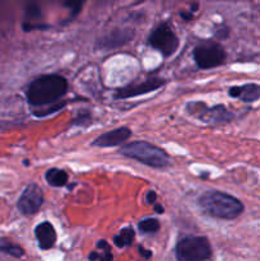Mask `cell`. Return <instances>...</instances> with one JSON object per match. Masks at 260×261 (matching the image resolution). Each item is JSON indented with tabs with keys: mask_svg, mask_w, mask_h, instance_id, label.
Returning a JSON list of instances; mask_svg holds the SVG:
<instances>
[{
	"mask_svg": "<svg viewBox=\"0 0 260 261\" xmlns=\"http://www.w3.org/2000/svg\"><path fill=\"white\" fill-rule=\"evenodd\" d=\"M68 91V82L58 74H48L36 78L27 89V99L32 106L53 105Z\"/></svg>",
	"mask_w": 260,
	"mask_h": 261,
	"instance_id": "1",
	"label": "cell"
},
{
	"mask_svg": "<svg viewBox=\"0 0 260 261\" xmlns=\"http://www.w3.org/2000/svg\"><path fill=\"white\" fill-rule=\"evenodd\" d=\"M200 208L206 214L219 219L237 218L244 211V205L239 199L221 191H208L198 199Z\"/></svg>",
	"mask_w": 260,
	"mask_h": 261,
	"instance_id": "2",
	"label": "cell"
},
{
	"mask_svg": "<svg viewBox=\"0 0 260 261\" xmlns=\"http://www.w3.org/2000/svg\"><path fill=\"white\" fill-rule=\"evenodd\" d=\"M120 153L125 157L154 168L166 167L170 163V157L165 150L147 142L127 143L120 148Z\"/></svg>",
	"mask_w": 260,
	"mask_h": 261,
	"instance_id": "3",
	"label": "cell"
},
{
	"mask_svg": "<svg viewBox=\"0 0 260 261\" xmlns=\"http://www.w3.org/2000/svg\"><path fill=\"white\" fill-rule=\"evenodd\" d=\"M211 255V245L205 237H184L176 245V257L178 261H204L209 259Z\"/></svg>",
	"mask_w": 260,
	"mask_h": 261,
	"instance_id": "4",
	"label": "cell"
},
{
	"mask_svg": "<svg viewBox=\"0 0 260 261\" xmlns=\"http://www.w3.org/2000/svg\"><path fill=\"white\" fill-rule=\"evenodd\" d=\"M194 60L200 69H212L222 65L226 60V51L219 43L204 40L193 51Z\"/></svg>",
	"mask_w": 260,
	"mask_h": 261,
	"instance_id": "5",
	"label": "cell"
},
{
	"mask_svg": "<svg viewBox=\"0 0 260 261\" xmlns=\"http://www.w3.org/2000/svg\"><path fill=\"white\" fill-rule=\"evenodd\" d=\"M148 43L155 50L161 51L165 58L173 55L178 47V38L168 23H161L148 38Z\"/></svg>",
	"mask_w": 260,
	"mask_h": 261,
	"instance_id": "6",
	"label": "cell"
},
{
	"mask_svg": "<svg viewBox=\"0 0 260 261\" xmlns=\"http://www.w3.org/2000/svg\"><path fill=\"white\" fill-rule=\"evenodd\" d=\"M186 109L189 114L205 122H228L233 119V115L222 105L208 107L204 102H190Z\"/></svg>",
	"mask_w": 260,
	"mask_h": 261,
	"instance_id": "7",
	"label": "cell"
},
{
	"mask_svg": "<svg viewBox=\"0 0 260 261\" xmlns=\"http://www.w3.org/2000/svg\"><path fill=\"white\" fill-rule=\"evenodd\" d=\"M43 203V193L41 188L36 184H31L20 195L19 200H18V209L24 216H32L38 209L41 208Z\"/></svg>",
	"mask_w": 260,
	"mask_h": 261,
	"instance_id": "8",
	"label": "cell"
},
{
	"mask_svg": "<svg viewBox=\"0 0 260 261\" xmlns=\"http://www.w3.org/2000/svg\"><path fill=\"white\" fill-rule=\"evenodd\" d=\"M165 83V79L152 76V78L145 79V81L140 82V83L130 84V86L124 87V88L117 89L116 93H115V97L121 99L132 98V97H137L140 96V94H145L149 93V92L155 91V89L161 88Z\"/></svg>",
	"mask_w": 260,
	"mask_h": 261,
	"instance_id": "9",
	"label": "cell"
},
{
	"mask_svg": "<svg viewBox=\"0 0 260 261\" xmlns=\"http://www.w3.org/2000/svg\"><path fill=\"white\" fill-rule=\"evenodd\" d=\"M130 137H132V130H130L129 127L121 126L97 137L96 139L93 140V143H92V145L103 148L116 147V145H120L121 143L126 142Z\"/></svg>",
	"mask_w": 260,
	"mask_h": 261,
	"instance_id": "10",
	"label": "cell"
},
{
	"mask_svg": "<svg viewBox=\"0 0 260 261\" xmlns=\"http://www.w3.org/2000/svg\"><path fill=\"white\" fill-rule=\"evenodd\" d=\"M132 30H115L105 36L103 38L98 41V46L101 48H115L119 46L125 45L133 38Z\"/></svg>",
	"mask_w": 260,
	"mask_h": 261,
	"instance_id": "11",
	"label": "cell"
},
{
	"mask_svg": "<svg viewBox=\"0 0 260 261\" xmlns=\"http://www.w3.org/2000/svg\"><path fill=\"white\" fill-rule=\"evenodd\" d=\"M228 94L233 98H240L244 102H254L260 98V84L247 83L229 88Z\"/></svg>",
	"mask_w": 260,
	"mask_h": 261,
	"instance_id": "12",
	"label": "cell"
},
{
	"mask_svg": "<svg viewBox=\"0 0 260 261\" xmlns=\"http://www.w3.org/2000/svg\"><path fill=\"white\" fill-rule=\"evenodd\" d=\"M36 239L42 250H48L54 246L56 241V232L50 222H42L35 229Z\"/></svg>",
	"mask_w": 260,
	"mask_h": 261,
	"instance_id": "13",
	"label": "cell"
},
{
	"mask_svg": "<svg viewBox=\"0 0 260 261\" xmlns=\"http://www.w3.org/2000/svg\"><path fill=\"white\" fill-rule=\"evenodd\" d=\"M45 178L48 185L54 186V188H61L68 184L69 176L65 171L59 170V168H51L46 172Z\"/></svg>",
	"mask_w": 260,
	"mask_h": 261,
	"instance_id": "14",
	"label": "cell"
},
{
	"mask_svg": "<svg viewBox=\"0 0 260 261\" xmlns=\"http://www.w3.org/2000/svg\"><path fill=\"white\" fill-rule=\"evenodd\" d=\"M134 229H133L132 227H125V228H122L121 231L114 237V244L116 245L117 247H120V249H121V247L130 246V245L133 244V241H134Z\"/></svg>",
	"mask_w": 260,
	"mask_h": 261,
	"instance_id": "15",
	"label": "cell"
},
{
	"mask_svg": "<svg viewBox=\"0 0 260 261\" xmlns=\"http://www.w3.org/2000/svg\"><path fill=\"white\" fill-rule=\"evenodd\" d=\"M0 252H4V254L10 255L13 257H22L24 255V251L19 245L13 244L12 241L7 239L0 240Z\"/></svg>",
	"mask_w": 260,
	"mask_h": 261,
	"instance_id": "16",
	"label": "cell"
},
{
	"mask_svg": "<svg viewBox=\"0 0 260 261\" xmlns=\"http://www.w3.org/2000/svg\"><path fill=\"white\" fill-rule=\"evenodd\" d=\"M138 227H139V231L143 232V233H155V232L160 231L161 224L157 218H145L139 222Z\"/></svg>",
	"mask_w": 260,
	"mask_h": 261,
	"instance_id": "17",
	"label": "cell"
},
{
	"mask_svg": "<svg viewBox=\"0 0 260 261\" xmlns=\"http://www.w3.org/2000/svg\"><path fill=\"white\" fill-rule=\"evenodd\" d=\"M97 247H98L99 250H102V252L99 254L98 261H112V260H114L111 249H110V245L107 244L105 240H101V241H98V244H97Z\"/></svg>",
	"mask_w": 260,
	"mask_h": 261,
	"instance_id": "18",
	"label": "cell"
},
{
	"mask_svg": "<svg viewBox=\"0 0 260 261\" xmlns=\"http://www.w3.org/2000/svg\"><path fill=\"white\" fill-rule=\"evenodd\" d=\"M64 106H65V102H61V103H53V106L48 107V109L41 110V111H36L35 115L36 116H46V115L59 111V110L63 109Z\"/></svg>",
	"mask_w": 260,
	"mask_h": 261,
	"instance_id": "19",
	"label": "cell"
},
{
	"mask_svg": "<svg viewBox=\"0 0 260 261\" xmlns=\"http://www.w3.org/2000/svg\"><path fill=\"white\" fill-rule=\"evenodd\" d=\"M66 7L71 8V18L75 17L79 12H81V8H82V3L79 2H66L65 3Z\"/></svg>",
	"mask_w": 260,
	"mask_h": 261,
	"instance_id": "20",
	"label": "cell"
},
{
	"mask_svg": "<svg viewBox=\"0 0 260 261\" xmlns=\"http://www.w3.org/2000/svg\"><path fill=\"white\" fill-rule=\"evenodd\" d=\"M27 15H30V18H37L41 15L40 8L36 4H31L30 7L27 8Z\"/></svg>",
	"mask_w": 260,
	"mask_h": 261,
	"instance_id": "21",
	"label": "cell"
},
{
	"mask_svg": "<svg viewBox=\"0 0 260 261\" xmlns=\"http://www.w3.org/2000/svg\"><path fill=\"white\" fill-rule=\"evenodd\" d=\"M155 200H157V195H155L154 191H149L147 194V203L148 204H154Z\"/></svg>",
	"mask_w": 260,
	"mask_h": 261,
	"instance_id": "22",
	"label": "cell"
},
{
	"mask_svg": "<svg viewBox=\"0 0 260 261\" xmlns=\"http://www.w3.org/2000/svg\"><path fill=\"white\" fill-rule=\"evenodd\" d=\"M139 254L142 255L143 257H145V259H149V257L152 256V251H149V250H145L144 247H142V246L139 247Z\"/></svg>",
	"mask_w": 260,
	"mask_h": 261,
	"instance_id": "23",
	"label": "cell"
},
{
	"mask_svg": "<svg viewBox=\"0 0 260 261\" xmlns=\"http://www.w3.org/2000/svg\"><path fill=\"white\" fill-rule=\"evenodd\" d=\"M180 15L184 18L185 20H191V18H193V14H191V12L186 13V12H180Z\"/></svg>",
	"mask_w": 260,
	"mask_h": 261,
	"instance_id": "24",
	"label": "cell"
},
{
	"mask_svg": "<svg viewBox=\"0 0 260 261\" xmlns=\"http://www.w3.org/2000/svg\"><path fill=\"white\" fill-rule=\"evenodd\" d=\"M154 212H155V213L161 214V213H163V212H165V209H163V206L161 205V204H154Z\"/></svg>",
	"mask_w": 260,
	"mask_h": 261,
	"instance_id": "25",
	"label": "cell"
},
{
	"mask_svg": "<svg viewBox=\"0 0 260 261\" xmlns=\"http://www.w3.org/2000/svg\"><path fill=\"white\" fill-rule=\"evenodd\" d=\"M89 261H97L99 259V254H97V252H92L91 255H89Z\"/></svg>",
	"mask_w": 260,
	"mask_h": 261,
	"instance_id": "26",
	"label": "cell"
}]
</instances>
